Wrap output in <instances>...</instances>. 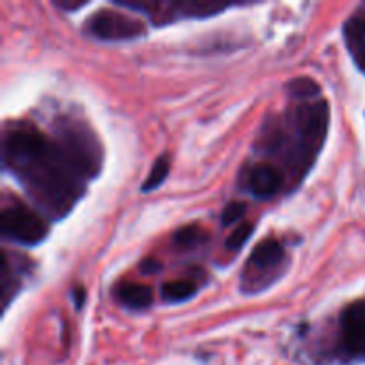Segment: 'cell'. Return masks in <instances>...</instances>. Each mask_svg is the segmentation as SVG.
<instances>
[{
  "mask_svg": "<svg viewBox=\"0 0 365 365\" xmlns=\"http://www.w3.org/2000/svg\"><path fill=\"white\" fill-rule=\"evenodd\" d=\"M4 166L53 216H64L82 195L81 175L68 163L57 143L36 128L6 132Z\"/></svg>",
  "mask_w": 365,
  "mask_h": 365,
  "instance_id": "6da1fadb",
  "label": "cell"
},
{
  "mask_svg": "<svg viewBox=\"0 0 365 365\" xmlns=\"http://www.w3.org/2000/svg\"><path fill=\"white\" fill-rule=\"evenodd\" d=\"M328 103L327 100H310V102H302L291 114V123L296 132V141L291 152V163L294 171H307L316 155L319 153L328 132Z\"/></svg>",
  "mask_w": 365,
  "mask_h": 365,
  "instance_id": "7a4b0ae2",
  "label": "cell"
},
{
  "mask_svg": "<svg viewBox=\"0 0 365 365\" xmlns=\"http://www.w3.org/2000/svg\"><path fill=\"white\" fill-rule=\"evenodd\" d=\"M56 143L68 163L82 178H93L102 168V148L98 139L82 121L61 118L56 121Z\"/></svg>",
  "mask_w": 365,
  "mask_h": 365,
  "instance_id": "3957f363",
  "label": "cell"
},
{
  "mask_svg": "<svg viewBox=\"0 0 365 365\" xmlns=\"http://www.w3.org/2000/svg\"><path fill=\"white\" fill-rule=\"evenodd\" d=\"M0 232L6 239L20 245L34 246L48 235V227L41 216L21 203L6 207L0 214Z\"/></svg>",
  "mask_w": 365,
  "mask_h": 365,
  "instance_id": "277c9868",
  "label": "cell"
},
{
  "mask_svg": "<svg viewBox=\"0 0 365 365\" xmlns=\"http://www.w3.org/2000/svg\"><path fill=\"white\" fill-rule=\"evenodd\" d=\"M89 34L102 41H128L145 34V24L118 11L103 9L93 14L86 25Z\"/></svg>",
  "mask_w": 365,
  "mask_h": 365,
  "instance_id": "5b68a950",
  "label": "cell"
},
{
  "mask_svg": "<svg viewBox=\"0 0 365 365\" xmlns=\"http://www.w3.org/2000/svg\"><path fill=\"white\" fill-rule=\"evenodd\" d=\"M342 344L349 355H365V302L351 303L344 309L341 317Z\"/></svg>",
  "mask_w": 365,
  "mask_h": 365,
  "instance_id": "8992f818",
  "label": "cell"
},
{
  "mask_svg": "<svg viewBox=\"0 0 365 365\" xmlns=\"http://www.w3.org/2000/svg\"><path fill=\"white\" fill-rule=\"evenodd\" d=\"M284 184V175L269 163H259L248 175V189L257 198H271Z\"/></svg>",
  "mask_w": 365,
  "mask_h": 365,
  "instance_id": "52a82bcc",
  "label": "cell"
},
{
  "mask_svg": "<svg viewBox=\"0 0 365 365\" xmlns=\"http://www.w3.org/2000/svg\"><path fill=\"white\" fill-rule=\"evenodd\" d=\"M285 259V252L282 248V245L274 239H266V241L260 242L255 250L252 252L250 257V266L255 267V269L266 271L274 269V267L280 266Z\"/></svg>",
  "mask_w": 365,
  "mask_h": 365,
  "instance_id": "ba28073f",
  "label": "cell"
},
{
  "mask_svg": "<svg viewBox=\"0 0 365 365\" xmlns=\"http://www.w3.org/2000/svg\"><path fill=\"white\" fill-rule=\"evenodd\" d=\"M344 39L360 70L365 71V18L353 16L346 21Z\"/></svg>",
  "mask_w": 365,
  "mask_h": 365,
  "instance_id": "9c48e42d",
  "label": "cell"
},
{
  "mask_svg": "<svg viewBox=\"0 0 365 365\" xmlns=\"http://www.w3.org/2000/svg\"><path fill=\"white\" fill-rule=\"evenodd\" d=\"M118 299L132 310H145L153 303V291L148 285L123 284L116 291Z\"/></svg>",
  "mask_w": 365,
  "mask_h": 365,
  "instance_id": "30bf717a",
  "label": "cell"
},
{
  "mask_svg": "<svg viewBox=\"0 0 365 365\" xmlns=\"http://www.w3.org/2000/svg\"><path fill=\"white\" fill-rule=\"evenodd\" d=\"M198 292L196 285L189 280H173L166 282L160 289V296H163L166 302L178 303V302H187L192 296Z\"/></svg>",
  "mask_w": 365,
  "mask_h": 365,
  "instance_id": "8fae6325",
  "label": "cell"
},
{
  "mask_svg": "<svg viewBox=\"0 0 365 365\" xmlns=\"http://www.w3.org/2000/svg\"><path fill=\"white\" fill-rule=\"evenodd\" d=\"M287 93L296 100H302V102H310L314 96L321 95V88L314 78L310 77H298L292 78L287 84Z\"/></svg>",
  "mask_w": 365,
  "mask_h": 365,
  "instance_id": "7c38bea8",
  "label": "cell"
},
{
  "mask_svg": "<svg viewBox=\"0 0 365 365\" xmlns=\"http://www.w3.org/2000/svg\"><path fill=\"white\" fill-rule=\"evenodd\" d=\"M168 173H170V159H168V155H160L159 159L153 163V166H152V170H150L146 180L143 182L141 191L150 192V191H153V189L160 187V184H163V182L168 178Z\"/></svg>",
  "mask_w": 365,
  "mask_h": 365,
  "instance_id": "4fadbf2b",
  "label": "cell"
},
{
  "mask_svg": "<svg viewBox=\"0 0 365 365\" xmlns=\"http://www.w3.org/2000/svg\"><path fill=\"white\" fill-rule=\"evenodd\" d=\"M203 234L202 228L198 227H182L180 230H177L173 234V245L178 246V248H192V246H198L202 245Z\"/></svg>",
  "mask_w": 365,
  "mask_h": 365,
  "instance_id": "5bb4252c",
  "label": "cell"
},
{
  "mask_svg": "<svg viewBox=\"0 0 365 365\" xmlns=\"http://www.w3.org/2000/svg\"><path fill=\"white\" fill-rule=\"evenodd\" d=\"M252 234H253V225L252 223L239 225V227L235 228V230L232 232L230 235H228L227 248L232 250V252H237V250H241L242 246L248 242V239L252 237Z\"/></svg>",
  "mask_w": 365,
  "mask_h": 365,
  "instance_id": "9a60e30c",
  "label": "cell"
},
{
  "mask_svg": "<svg viewBox=\"0 0 365 365\" xmlns=\"http://www.w3.org/2000/svg\"><path fill=\"white\" fill-rule=\"evenodd\" d=\"M245 212H246V205L242 202L228 203V205L225 207L223 214H221V223H223L225 227L234 225L235 221H239L242 216H245Z\"/></svg>",
  "mask_w": 365,
  "mask_h": 365,
  "instance_id": "2e32d148",
  "label": "cell"
},
{
  "mask_svg": "<svg viewBox=\"0 0 365 365\" xmlns=\"http://www.w3.org/2000/svg\"><path fill=\"white\" fill-rule=\"evenodd\" d=\"M160 267H163V264H160L157 259H152V257L145 259V260H143V264H141L143 273H148V274L150 273H159Z\"/></svg>",
  "mask_w": 365,
  "mask_h": 365,
  "instance_id": "e0dca14e",
  "label": "cell"
},
{
  "mask_svg": "<svg viewBox=\"0 0 365 365\" xmlns=\"http://www.w3.org/2000/svg\"><path fill=\"white\" fill-rule=\"evenodd\" d=\"M56 6L59 7V9H64V11H77L81 9V7L86 6L84 0H78V2H64V0H56Z\"/></svg>",
  "mask_w": 365,
  "mask_h": 365,
  "instance_id": "ac0fdd59",
  "label": "cell"
},
{
  "mask_svg": "<svg viewBox=\"0 0 365 365\" xmlns=\"http://www.w3.org/2000/svg\"><path fill=\"white\" fill-rule=\"evenodd\" d=\"M73 299H75V305H77V309H81L82 303H84L86 299V291L82 287H77L73 291Z\"/></svg>",
  "mask_w": 365,
  "mask_h": 365,
  "instance_id": "d6986e66",
  "label": "cell"
}]
</instances>
